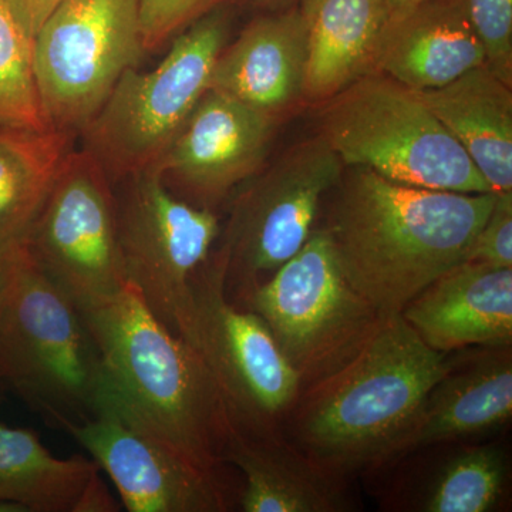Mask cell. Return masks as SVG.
<instances>
[{
	"mask_svg": "<svg viewBox=\"0 0 512 512\" xmlns=\"http://www.w3.org/2000/svg\"><path fill=\"white\" fill-rule=\"evenodd\" d=\"M325 231L340 268L383 316L466 261L495 192L429 190L346 167L329 192Z\"/></svg>",
	"mask_w": 512,
	"mask_h": 512,
	"instance_id": "obj_1",
	"label": "cell"
},
{
	"mask_svg": "<svg viewBox=\"0 0 512 512\" xmlns=\"http://www.w3.org/2000/svg\"><path fill=\"white\" fill-rule=\"evenodd\" d=\"M450 353L429 348L400 313L384 316L352 359L303 387L291 431L301 450L339 476L399 454Z\"/></svg>",
	"mask_w": 512,
	"mask_h": 512,
	"instance_id": "obj_2",
	"label": "cell"
},
{
	"mask_svg": "<svg viewBox=\"0 0 512 512\" xmlns=\"http://www.w3.org/2000/svg\"><path fill=\"white\" fill-rule=\"evenodd\" d=\"M80 311L128 402L181 456L221 477L228 412L200 352L165 328L130 284Z\"/></svg>",
	"mask_w": 512,
	"mask_h": 512,
	"instance_id": "obj_3",
	"label": "cell"
},
{
	"mask_svg": "<svg viewBox=\"0 0 512 512\" xmlns=\"http://www.w3.org/2000/svg\"><path fill=\"white\" fill-rule=\"evenodd\" d=\"M0 380L63 431L92 419L111 384L79 306L29 254L0 306Z\"/></svg>",
	"mask_w": 512,
	"mask_h": 512,
	"instance_id": "obj_4",
	"label": "cell"
},
{
	"mask_svg": "<svg viewBox=\"0 0 512 512\" xmlns=\"http://www.w3.org/2000/svg\"><path fill=\"white\" fill-rule=\"evenodd\" d=\"M320 121V136L345 167L429 190L494 192L417 93L383 74H366L326 100Z\"/></svg>",
	"mask_w": 512,
	"mask_h": 512,
	"instance_id": "obj_5",
	"label": "cell"
},
{
	"mask_svg": "<svg viewBox=\"0 0 512 512\" xmlns=\"http://www.w3.org/2000/svg\"><path fill=\"white\" fill-rule=\"evenodd\" d=\"M231 23V9L222 2L178 33L156 69L133 67L121 76L82 130L86 150L111 181L148 170L163 157L207 92Z\"/></svg>",
	"mask_w": 512,
	"mask_h": 512,
	"instance_id": "obj_6",
	"label": "cell"
},
{
	"mask_svg": "<svg viewBox=\"0 0 512 512\" xmlns=\"http://www.w3.org/2000/svg\"><path fill=\"white\" fill-rule=\"evenodd\" d=\"M237 305L264 320L302 389L352 359L384 318L350 285L323 227Z\"/></svg>",
	"mask_w": 512,
	"mask_h": 512,
	"instance_id": "obj_7",
	"label": "cell"
},
{
	"mask_svg": "<svg viewBox=\"0 0 512 512\" xmlns=\"http://www.w3.org/2000/svg\"><path fill=\"white\" fill-rule=\"evenodd\" d=\"M345 165L322 136L296 144L245 181L214 256L228 299L238 303L311 237L325 197Z\"/></svg>",
	"mask_w": 512,
	"mask_h": 512,
	"instance_id": "obj_8",
	"label": "cell"
},
{
	"mask_svg": "<svg viewBox=\"0 0 512 512\" xmlns=\"http://www.w3.org/2000/svg\"><path fill=\"white\" fill-rule=\"evenodd\" d=\"M126 181L114 195L127 282L165 328L190 343L194 282L220 237V221L211 208L175 197L156 167Z\"/></svg>",
	"mask_w": 512,
	"mask_h": 512,
	"instance_id": "obj_9",
	"label": "cell"
},
{
	"mask_svg": "<svg viewBox=\"0 0 512 512\" xmlns=\"http://www.w3.org/2000/svg\"><path fill=\"white\" fill-rule=\"evenodd\" d=\"M144 52L140 0H63L33 45L49 127L82 131Z\"/></svg>",
	"mask_w": 512,
	"mask_h": 512,
	"instance_id": "obj_10",
	"label": "cell"
},
{
	"mask_svg": "<svg viewBox=\"0 0 512 512\" xmlns=\"http://www.w3.org/2000/svg\"><path fill=\"white\" fill-rule=\"evenodd\" d=\"M33 264L80 309L128 285L117 228L116 195L92 153L70 151L25 237Z\"/></svg>",
	"mask_w": 512,
	"mask_h": 512,
	"instance_id": "obj_11",
	"label": "cell"
},
{
	"mask_svg": "<svg viewBox=\"0 0 512 512\" xmlns=\"http://www.w3.org/2000/svg\"><path fill=\"white\" fill-rule=\"evenodd\" d=\"M190 345L210 367L228 419L237 426H278L302 392L298 373L264 320L229 301L211 258L194 282Z\"/></svg>",
	"mask_w": 512,
	"mask_h": 512,
	"instance_id": "obj_12",
	"label": "cell"
},
{
	"mask_svg": "<svg viewBox=\"0 0 512 512\" xmlns=\"http://www.w3.org/2000/svg\"><path fill=\"white\" fill-rule=\"evenodd\" d=\"M106 471L130 512H222L221 477L191 464L128 402L111 379L92 419L66 431Z\"/></svg>",
	"mask_w": 512,
	"mask_h": 512,
	"instance_id": "obj_13",
	"label": "cell"
},
{
	"mask_svg": "<svg viewBox=\"0 0 512 512\" xmlns=\"http://www.w3.org/2000/svg\"><path fill=\"white\" fill-rule=\"evenodd\" d=\"M274 131V117L208 89L154 167L211 208L264 167Z\"/></svg>",
	"mask_w": 512,
	"mask_h": 512,
	"instance_id": "obj_14",
	"label": "cell"
},
{
	"mask_svg": "<svg viewBox=\"0 0 512 512\" xmlns=\"http://www.w3.org/2000/svg\"><path fill=\"white\" fill-rule=\"evenodd\" d=\"M400 315L429 348H511L512 268L464 261L431 282Z\"/></svg>",
	"mask_w": 512,
	"mask_h": 512,
	"instance_id": "obj_15",
	"label": "cell"
},
{
	"mask_svg": "<svg viewBox=\"0 0 512 512\" xmlns=\"http://www.w3.org/2000/svg\"><path fill=\"white\" fill-rule=\"evenodd\" d=\"M224 464L244 476L245 512H340L350 504L333 473L285 439L278 426L242 427L229 421Z\"/></svg>",
	"mask_w": 512,
	"mask_h": 512,
	"instance_id": "obj_16",
	"label": "cell"
},
{
	"mask_svg": "<svg viewBox=\"0 0 512 512\" xmlns=\"http://www.w3.org/2000/svg\"><path fill=\"white\" fill-rule=\"evenodd\" d=\"M306 59V25L299 6L266 12L222 49L208 89L275 119L303 99Z\"/></svg>",
	"mask_w": 512,
	"mask_h": 512,
	"instance_id": "obj_17",
	"label": "cell"
},
{
	"mask_svg": "<svg viewBox=\"0 0 512 512\" xmlns=\"http://www.w3.org/2000/svg\"><path fill=\"white\" fill-rule=\"evenodd\" d=\"M511 414V348L451 357L450 369L427 394L397 456L483 436L505 426Z\"/></svg>",
	"mask_w": 512,
	"mask_h": 512,
	"instance_id": "obj_18",
	"label": "cell"
},
{
	"mask_svg": "<svg viewBox=\"0 0 512 512\" xmlns=\"http://www.w3.org/2000/svg\"><path fill=\"white\" fill-rule=\"evenodd\" d=\"M483 64L484 47L456 0H427L387 22L373 73L423 92Z\"/></svg>",
	"mask_w": 512,
	"mask_h": 512,
	"instance_id": "obj_19",
	"label": "cell"
},
{
	"mask_svg": "<svg viewBox=\"0 0 512 512\" xmlns=\"http://www.w3.org/2000/svg\"><path fill=\"white\" fill-rule=\"evenodd\" d=\"M298 6L308 45L305 99H332L373 73L389 22L387 0H301Z\"/></svg>",
	"mask_w": 512,
	"mask_h": 512,
	"instance_id": "obj_20",
	"label": "cell"
},
{
	"mask_svg": "<svg viewBox=\"0 0 512 512\" xmlns=\"http://www.w3.org/2000/svg\"><path fill=\"white\" fill-rule=\"evenodd\" d=\"M417 96L456 138L494 192L512 191V93L485 64Z\"/></svg>",
	"mask_w": 512,
	"mask_h": 512,
	"instance_id": "obj_21",
	"label": "cell"
},
{
	"mask_svg": "<svg viewBox=\"0 0 512 512\" xmlns=\"http://www.w3.org/2000/svg\"><path fill=\"white\" fill-rule=\"evenodd\" d=\"M73 133L0 127V244L26 237L52 191Z\"/></svg>",
	"mask_w": 512,
	"mask_h": 512,
	"instance_id": "obj_22",
	"label": "cell"
},
{
	"mask_svg": "<svg viewBox=\"0 0 512 512\" xmlns=\"http://www.w3.org/2000/svg\"><path fill=\"white\" fill-rule=\"evenodd\" d=\"M97 471L93 458H57L35 431L0 423V500L29 512H72Z\"/></svg>",
	"mask_w": 512,
	"mask_h": 512,
	"instance_id": "obj_23",
	"label": "cell"
},
{
	"mask_svg": "<svg viewBox=\"0 0 512 512\" xmlns=\"http://www.w3.org/2000/svg\"><path fill=\"white\" fill-rule=\"evenodd\" d=\"M507 476V458L495 444L458 448L420 488L414 497V510H494L504 495Z\"/></svg>",
	"mask_w": 512,
	"mask_h": 512,
	"instance_id": "obj_24",
	"label": "cell"
},
{
	"mask_svg": "<svg viewBox=\"0 0 512 512\" xmlns=\"http://www.w3.org/2000/svg\"><path fill=\"white\" fill-rule=\"evenodd\" d=\"M35 37L0 0V127L46 130L35 76Z\"/></svg>",
	"mask_w": 512,
	"mask_h": 512,
	"instance_id": "obj_25",
	"label": "cell"
},
{
	"mask_svg": "<svg viewBox=\"0 0 512 512\" xmlns=\"http://www.w3.org/2000/svg\"><path fill=\"white\" fill-rule=\"evenodd\" d=\"M485 52V66L512 86V0H456Z\"/></svg>",
	"mask_w": 512,
	"mask_h": 512,
	"instance_id": "obj_26",
	"label": "cell"
},
{
	"mask_svg": "<svg viewBox=\"0 0 512 512\" xmlns=\"http://www.w3.org/2000/svg\"><path fill=\"white\" fill-rule=\"evenodd\" d=\"M227 0H140L144 47L154 50Z\"/></svg>",
	"mask_w": 512,
	"mask_h": 512,
	"instance_id": "obj_27",
	"label": "cell"
},
{
	"mask_svg": "<svg viewBox=\"0 0 512 512\" xmlns=\"http://www.w3.org/2000/svg\"><path fill=\"white\" fill-rule=\"evenodd\" d=\"M466 261L512 268V191L495 192L493 208L474 239Z\"/></svg>",
	"mask_w": 512,
	"mask_h": 512,
	"instance_id": "obj_28",
	"label": "cell"
},
{
	"mask_svg": "<svg viewBox=\"0 0 512 512\" xmlns=\"http://www.w3.org/2000/svg\"><path fill=\"white\" fill-rule=\"evenodd\" d=\"M119 504L111 497L109 488L100 477V471L94 473L77 498L72 512H116Z\"/></svg>",
	"mask_w": 512,
	"mask_h": 512,
	"instance_id": "obj_29",
	"label": "cell"
},
{
	"mask_svg": "<svg viewBox=\"0 0 512 512\" xmlns=\"http://www.w3.org/2000/svg\"><path fill=\"white\" fill-rule=\"evenodd\" d=\"M16 16L33 37L63 0H8Z\"/></svg>",
	"mask_w": 512,
	"mask_h": 512,
	"instance_id": "obj_30",
	"label": "cell"
},
{
	"mask_svg": "<svg viewBox=\"0 0 512 512\" xmlns=\"http://www.w3.org/2000/svg\"><path fill=\"white\" fill-rule=\"evenodd\" d=\"M28 256L25 238L0 244V306L8 295L19 266Z\"/></svg>",
	"mask_w": 512,
	"mask_h": 512,
	"instance_id": "obj_31",
	"label": "cell"
},
{
	"mask_svg": "<svg viewBox=\"0 0 512 512\" xmlns=\"http://www.w3.org/2000/svg\"><path fill=\"white\" fill-rule=\"evenodd\" d=\"M242 2L265 12H281V10L295 8L301 0H242Z\"/></svg>",
	"mask_w": 512,
	"mask_h": 512,
	"instance_id": "obj_32",
	"label": "cell"
},
{
	"mask_svg": "<svg viewBox=\"0 0 512 512\" xmlns=\"http://www.w3.org/2000/svg\"><path fill=\"white\" fill-rule=\"evenodd\" d=\"M427 0H387V8H389V20L399 18L404 13L417 8L421 3Z\"/></svg>",
	"mask_w": 512,
	"mask_h": 512,
	"instance_id": "obj_33",
	"label": "cell"
}]
</instances>
